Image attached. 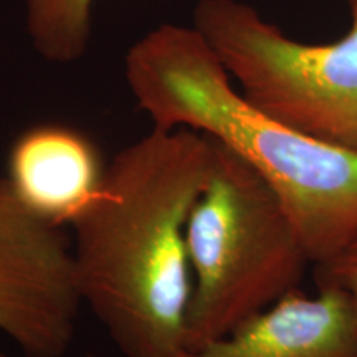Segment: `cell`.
<instances>
[{
    "label": "cell",
    "instance_id": "obj_7",
    "mask_svg": "<svg viewBox=\"0 0 357 357\" xmlns=\"http://www.w3.org/2000/svg\"><path fill=\"white\" fill-rule=\"evenodd\" d=\"M174 357H357V321L334 289H300L225 337Z\"/></svg>",
    "mask_w": 357,
    "mask_h": 357
},
{
    "label": "cell",
    "instance_id": "obj_9",
    "mask_svg": "<svg viewBox=\"0 0 357 357\" xmlns=\"http://www.w3.org/2000/svg\"><path fill=\"white\" fill-rule=\"evenodd\" d=\"M314 266L318 289L341 293L349 301L357 321V235L331 258Z\"/></svg>",
    "mask_w": 357,
    "mask_h": 357
},
{
    "label": "cell",
    "instance_id": "obj_10",
    "mask_svg": "<svg viewBox=\"0 0 357 357\" xmlns=\"http://www.w3.org/2000/svg\"><path fill=\"white\" fill-rule=\"evenodd\" d=\"M0 357H8V356H6V354H3V352H0Z\"/></svg>",
    "mask_w": 357,
    "mask_h": 357
},
{
    "label": "cell",
    "instance_id": "obj_8",
    "mask_svg": "<svg viewBox=\"0 0 357 357\" xmlns=\"http://www.w3.org/2000/svg\"><path fill=\"white\" fill-rule=\"evenodd\" d=\"M26 33L50 63L68 65L86 55L95 0H24Z\"/></svg>",
    "mask_w": 357,
    "mask_h": 357
},
{
    "label": "cell",
    "instance_id": "obj_2",
    "mask_svg": "<svg viewBox=\"0 0 357 357\" xmlns=\"http://www.w3.org/2000/svg\"><path fill=\"white\" fill-rule=\"evenodd\" d=\"M124 77L153 128H189L230 149L273 189L312 265L357 235V151L294 131L253 106L194 26L164 24L129 48Z\"/></svg>",
    "mask_w": 357,
    "mask_h": 357
},
{
    "label": "cell",
    "instance_id": "obj_6",
    "mask_svg": "<svg viewBox=\"0 0 357 357\" xmlns=\"http://www.w3.org/2000/svg\"><path fill=\"white\" fill-rule=\"evenodd\" d=\"M102 158L86 134L65 124H37L17 137L7 178L29 211L56 227L71 225L105 184Z\"/></svg>",
    "mask_w": 357,
    "mask_h": 357
},
{
    "label": "cell",
    "instance_id": "obj_3",
    "mask_svg": "<svg viewBox=\"0 0 357 357\" xmlns=\"http://www.w3.org/2000/svg\"><path fill=\"white\" fill-rule=\"evenodd\" d=\"M212 141L211 174L187 223L192 291L184 349L225 337L298 291L312 265L273 189Z\"/></svg>",
    "mask_w": 357,
    "mask_h": 357
},
{
    "label": "cell",
    "instance_id": "obj_5",
    "mask_svg": "<svg viewBox=\"0 0 357 357\" xmlns=\"http://www.w3.org/2000/svg\"><path fill=\"white\" fill-rule=\"evenodd\" d=\"M82 306L65 227L35 215L0 177V333L25 357H63Z\"/></svg>",
    "mask_w": 357,
    "mask_h": 357
},
{
    "label": "cell",
    "instance_id": "obj_1",
    "mask_svg": "<svg viewBox=\"0 0 357 357\" xmlns=\"http://www.w3.org/2000/svg\"><path fill=\"white\" fill-rule=\"evenodd\" d=\"M212 153L207 134L153 128L116 153L100 195L70 225L79 300L124 357L184 351L187 223Z\"/></svg>",
    "mask_w": 357,
    "mask_h": 357
},
{
    "label": "cell",
    "instance_id": "obj_4",
    "mask_svg": "<svg viewBox=\"0 0 357 357\" xmlns=\"http://www.w3.org/2000/svg\"><path fill=\"white\" fill-rule=\"evenodd\" d=\"M337 42L284 35L240 0H199L194 29L263 113L326 144L357 151V0Z\"/></svg>",
    "mask_w": 357,
    "mask_h": 357
}]
</instances>
